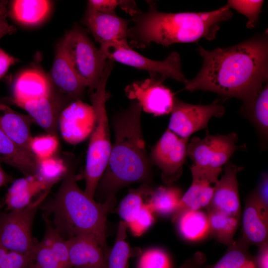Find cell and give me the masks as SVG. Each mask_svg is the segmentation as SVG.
Returning <instances> with one entry per match:
<instances>
[{
  "label": "cell",
  "mask_w": 268,
  "mask_h": 268,
  "mask_svg": "<svg viewBox=\"0 0 268 268\" xmlns=\"http://www.w3.org/2000/svg\"><path fill=\"white\" fill-rule=\"evenodd\" d=\"M50 190L41 193L24 208L0 213V246L32 258L35 243L32 236L34 219Z\"/></svg>",
  "instance_id": "52a82bcc"
},
{
  "label": "cell",
  "mask_w": 268,
  "mask_h": 268,
  "mask_svg": "<svg viewBox=\"0 0 268 268\" xmlns=\"http://www.w3.org/2000/svg\"><path fill=\"white\" fill-rule=\"evenodd\" d=\"M198 51L202 67L195 78L187 80L185 89L217 93L223 98L235 97L249 102L268 82V33L257 34L227 48Z\"/></svg>",
  "instance_id": "6da1fadb"
},
{
  "label": "cell",
  "mask_w": 268,
  "mask_h": 268,
  "mask_svg": "<svg viewBox=\"0 0 268 268\" xmlns=\"http://www.w3.org/2000/svg\"><path fill=\"white\" fill-rule=\"evenodd\" d=\"M33 262L30 256L0 246V268H27Z\"/></svg>",
  "instance_id": "f35d334b"
},
{
  "label": "cell",
  "mask_w": 268,
  "mask_h": 268,
  "mask_svg": "<svg viewBox=\"0 0 268 268\" xmlns=\"http://www.w3.org/2000/svg\"><path fill=\"white\" fill-rule=\"evenodd\" d=\"M141 111L139 102L132 100L127 109L113 119L115 141L97 188L101 194L107 196V199L114 197L115 193L123 186L145 181L150 177V160L140 122Z\"/></svg>",
  "instance_id": "3957f363"
},
{
  "label": "cell",
  "mask_w": 268,
  "mask_h": 268,
  "mask_svg": "<svg viewBox=\"0 0 268 268\" xmlns=\"http://www.w3.org/2000/svg\"><path fill=\"white\" fill-rule=\"evenodd\" d=\"M0 163L11 166L25 176L36 174L38 159L32 152L17 145L0 129Z\"/></svg>",
  "instance_id": "cb8c5ba5"
},
{
  "label": "cell",
  "mask_w": 268,
  "mask_h": 268,
  "mask_svg": "<svg viewBox=\"0 0 268 268\" xmlns=\"http://www.w3.org/2000/svg\"><path fill=\"white\" fill-rule=\"evenodd\" d=\"M176 221L180 233L187 240H199L209 233L207 215L200 210L185 211Z\"/></svg>",
  "instance_id": "83f0119b"
},
{
  "label": "cell",
  "mask_w": 268,
  "mask_h": 268,
  "mask_svg": "<svg viewBox=\"0 0 268 268\" xmlns=\"http://www.w3.org/2000/svg\"><path fill=\"white\" fill-rule=\"evenodd\" d=\"M153 213L148 204L144 202L135 219L127 225L134 235H141L150 227L154 220Z\"/></svg>",
  "instance_id": "ab89813d"
},
{
  "label": "cell",
  "mask_w": 268,
  "mask_h": 268,
  "mask_svg": "<svg viewBox=\"0 0 268 268\" xmlns=\"http://www.w3.org/2000/svg\"><path fill=\"white\" fill-rule=\"evenodd\" d=\"M32 122L28 115L17 112L0 102V129L17 145L29 151Z\"/></svg>",
  "instance_id": "603a6c76"
},
{
  "label": "cell",
  "mask_w": 268,
  "mask_h": 268,
  "mask_svg": "<svg viewBox=\"0 0 268 268\" xmlns=\"http://www.w3.org/2000/svg\"><path fill=\"white\" fill-rule=\"evenodd\" d=\"M3 0H0V6L1 5L2 2H3Z\"/></svg>",
  "instance_id": "816d5d0a"
},
{
  "label": "cell",
  "mask_w": 268,
  "mask_h": 268,
  "mask_svg": "<svg viewBox=\"0 0 268 268\" xmlns=\"http://www.w3.org/2000/svg\"><path fill=\"white\" fill-rule=\"evenodd\" d=\"M13 181V178L4 171L0 163V188Z\"/></svg>",
  "instance_id": "c3c4849f"
},
{
  "label": "cell",
  "mask_w": 268,
  "mask_h": 268,
  "mask_svg": "<svg viewBox=\"0 0 268 268\" xmlns=\"http://www.w3.org/2000/svg\"><path fill=\"white\" fill-rule=\"evenodd\" d=\"M68 168L63 160L53 156L44 159H38L35 174L41 180L53 186L64 178Z\"/></svg>",
  "instance_id": "d6a6232c"
},
{
  "label": "cell",
  "mask_w": 268,
  "mask_h": 268,
  "mask_svg": "<svg viewBox=\"0 0 268 268\" xmlns=\"http://www.w3.org/2000/svg\"><path fill=\"white\" fill-rule=\"evenodd\" d=\"M59 145L58 136L47 134L33 137L30 142V149L38 160L54 156Z\"/></svg>",
  "instance_id": "836d02e7"
},
{
  "label": "cell",
  "mask_w": 268,
  "mask_h": 268,
  "mask_svg": "<svg viewBox=\"0 0 268 268\" xmlns=\"http://www.w3.org/2000/svg\"><path fill=\"white\" fill-rule=\"evenodd\" d=\"M52 186L36 174L13 181L4 198L6 209L11 211L26 207L32 202L34 197Z\"/></svg>",
  "instance_id": "7402d4cb"
},
{
  "label": "cell",
  "mask_w": 268,
  "mask_h": 268,
  "mask_svg": "<svg viewBox=\"0 0 268 268\" xmlns=\"http://www.w3.org/2000/svg\"><path fill=\"white\" fill-rule=\"evenodd\" d=\"M260 252L257 260L258 268H268V243L260 247Z\"/></svg>",
  "instance_id": "bcb514c9"
},
{
  "label": "cell",
  "mask_w": 268,
  "mask_h": 268,
  "mask_svg": "<svg viewBox=\"0 0 268 268\" xmlns=\"http://www.w3.org/2000/svg\"><path fill=\"white\" fill-rule=\"evenodd\" d=\"M62 180L54 198L42 204L40 209L53 215L52 224L61 236H89L106 248V221L114 197L104 203L95 201L78 187L72 167H68Z\"/></svg>",
  "instance_id": "277c9868"
},
{
  "label": "cell",
  "mask_w": 268,
  "mask_h": 268,
  "mask_svg": "<svg viewBox=\"0 0 268 268\" xmlns=\"http://www.w3.org/2000/svg\"><path fill=\"white\" fill-rule=\"evenodd\" d=\"M78 76L86 83L90 93L100 83L107 59L80 27L75 26L62 40Z\"/></svg>",
  "instance_id": "8992f818"
},
{
  "label": "cell",
  "mask_w": 268,
  "mask_h": 268,
  "mask_svg": "<svg viewBox=\"0 0 268 268\" xmlns=\"http://www.w3.org/2000/svg\"><path fill=\"white\" fill-rule=\"evenodd\" d=\"M18 61V59L0 48V78L6 73L9 67Z\"/></svg>",
  "instance_id": "ee69618b"
},
{
  "label": "cell",
  "mask_w": 268,
  "mask_h": 268,
  "mask_svg": "<svg viewBox=\"0 0 268 268\" xmlns=\"http://www.w3.org/2000/svg\"><path fill=\"white\" fill-rule=\"evenodd\" d=\"M192 183L187 191L182 196L173 214L176 221L182 213L198 210L207 206L211 201L215 185L218 181L208 173L195 167H191Z\"/></svg>",
  "instance_id": "ac0fdd59"
},
{
  "label": "cell",
  "mask_w": 268,
  "mask_h": 268,
  "mask_svg": "<svg viewBox=\"0 0 268 268\" xmlns=\"http://www.w3.org/2000/svg\"><path fill=\"white\" fill-rule=\"evenodd\" d=\"M245 242L232 245L230 249L211 268H238L250 260Z\"/></svg>",
  "instance_id": "e575fe53"
},
{
  "label": "cell",
  "mask_w": 268,
  "mask_h": 268,
  "mask_svg": "<svg viewBox=\"0 0 268 268\" xmlns=\"http://www.w3.org/2000/svg\"><path fill=\"white\" fill-rule=\"evenodd\" d=\"M268 174L264 173L263 174L258 186L253 193L260 202L267 208H268Z\"/></svg>",
  "instance_id": "7bdbcfd3"
},
{
  "label": "cell",
  "mask_w": 268,
  "mask_h": 268,
  "mask_svg": "<svg viewBox=\"0 0 268 268\" xmlns=\"http://www.w3.org/2000/svg\"><path fill=\"white\" fill-rule=\"evenodd\" d=\"M242 224L245 243L260 248L268 243V208L260 202L253 193L246 203Z\"/></svg>",
  "instance_id": "44dd1931"
},
{
  "label": "cell",
  "mask_w": 268,
  "mask_h": 268,
  "mask_svg": "<svg viewBox=\"0 0 268 268\" xmlns=\"http://www.w3.org/2000/svg\"><path fill=\"white\" fill-rule=\"evenodd\" d=\"M138 268H170V262L167 255L162 250L150 249L141 256Z\"/></svg>",
  "instance_id": "74e56055"
},
{
  "label": "cell",
  "mask_w": 268,
  "mask_h": 268,
  "mask_svg": "<svg viewBox=\"0 0 268 268\" xmlns=\"http://www.w3.org/2000/svg\"><path fill=\"white\" fill-rule=\"evenodd\" d=\"M146 12L137 9L132 16L134 24L128 29L129 46L145 48L154 42L168 47L175 43L213 40L220 24L233 13L226 4L207 12L165 13L158 11L155 2L147 1Z\"/></svg>",
  "instance_id": "7a4b0ae2"
},
{
  "label": "cell",
  "mask_w": 268,
  "mask_h": 268,
  "mask_svg": "<svg viewBox=\"0 0 268 268\" xmlns=\"http://www.w3.org/2000/svg\"><path fill=\"white\" fill-rule=\"evenodd\" d=\"M120 3V0H89L87 8L102 13H116L115 9Z\"/></svg>",
  "instance_id": "60d3db41"
},
{
  "label": "cell",
  "mask_w": 268,
  "mask_h": 268,
  "mask_svg": "<svg viewBox=\"0 0 268 268\" xmlns=\"http://www.w3.org/2000/svg\"><path fill=\"white\" fill-rule=\"evenodd\" d=\"M238 268H255V265L254 263L250 260Z\"/></svg>",
  "instance_id": "681fc988"
},
{
  "label": "cell",
  "mask_w": 268,
  "mask_h": 268,
  "mask_svg": "<svg viewBox=\"0 0 268 268\" xmlns=\"http://www.w3.org/2000/svg\"><path fill=\"white\" fill-rule=\"evenodd\" d=\"M73 102L55 90L43 99L29 101L18 107L24 110L33 122L41 127L47 134L58 135V120L62 111Z\"/></svg>",
  "instance_id": "e0dca14e"
},
{
  "label": "cell",
  "mask_w": 268,
  "mask_h": 268,
  "mask_svg": "<svg viewBox=\"0 0 268 268\" xmlns=\"http://www.w3.org/2000/svg\"><path fill=\"white\" fill-rule=\"evenodd\" d=\"M242 169V167L229 161L224 165V173L215 185L208 208L240 217V203L237 176Z\"/></svg>",
  "instance_id": "2e32d148"
},
{
  "label": "cell",
  "mask_w": 268,
  "mask_h": 268,
  "mask_svg": "<svg viewBox=\"0 0 268 268\" xmlns=\"http://www.w3.org/2000/svg\"><path fill=\"white\" fill-rule=\"evenodd\" d=\"M151 189L145 184L135 190H131L120 204L119 213L123 221L128 225L136 218L143 204V198L148 196Z\"/></svg>",
  "instance_id": "f546056e"
},
{
  "label": "cell",
  "mask_w": 268,
  "mask_h": 268,
  "mask_svg": "<svg viewBox=\"0 0 268 268\" xmlns=\"http://www.w3.org/2000/svg\"><path fill=\"white\" fill-rule=\"evenodd\" d=\"M264 0H229L226 5L248 18L246 26L253 28L256 25Z\"/></svg>",
  "instance_id": "d590c367"
},
{
  "label": "cell",
  "mask_w": 268,
  "mask_h": 268,
  "mask_svg": "<svg viewBox=\"0 0 268 268\" xmlns=\"http://www.w3.org/2000/svg\"><path fill=\"white\" fill-rule=\"evenodd\" d=\"M146 202L153 212L162 215L173 214L182 197L180 189L175 187L161 186L151 189Z\"/></svg>",
  "instance_id": "f1b7e54d"
},
{
  "label": "cell",
  "mask_w": 268,
  "mask_h": 268,
  "mask_svg": "<svg viewBox=\"0 0 268 268\" xmlns=\"http://www.w3.org/2000/svg\"><path fill=\"white\" fill-rule=\"evenodd\" d=\"M43 218L45 223L46 230L41 242L51 249L65 267L71 268L66 240L62 238L46 215H43Z\"/></svg>",
  "instance_id": "1f68e13d"
},
{
  "label": "cell",
  "mask_w": 268,
  "mask_h": 268,
  "mask_svg": "<svg viewBox=\"0 0 268 268\" xmlns=\"http://www.w3.org/2000/svg\"><path fill=\"white\" fill-rule=\"evenodd\" d=\"M268 82L247 103L243 104L241 112L253 124L260 136L267 140L268 132Z\"/></svg>",
  "instance_id": "484cf974"
},
{
  "label": "cell",
  "mask_w": 268,
  "mask_h": 268,
  "mask_svg": "<svg viewBox=\"0 0 268 268\" xmlns=\"http://www.w3.org/2000/svg\"><path fill=\"white\" fill-rule=\"evenodd\" d=\"M113 66L114 62L107 60L98 86L89 93L95 114L96 123L89 136L84 173L85 180L84 191L92 199L107 167L112 148L106 102L109 97L106 90V83Z\"/></svg>",
  "instance_id": "5b68a950"
},
{
  "label": "cell",
  "mask_w": 268,
  "mask_h": 268,
  "mask_svg": "<svg viewBox=\"0 0 268 268\" xmlns=\"http://www.w3.org/2000/svg\"><path fill=\"white\" fill-rule=\"evenodd\" d=\"M149 73V78L127 86L126 95L130 99L138 101L145 112L156 116L170 113L176 97L163 83L167 78L156 73Z\"/></svg>",
  "instance_id": "8fae6325"
},
{
  "label": "cell",
  "mask_w": 268,
  "mask_h": 268,
  "mask_svg": "<svg viewBox=\"0 0 268 268\" xmlns=\"http://www.w3.org/2000/svg\"><path fill=\"white\" fill-rule=\"evenodd\" d=\"M51 7V2L47 0H11L7 15L21 24L35 26L45 20Z\"/></svg>",
  "instance_id": "d4e9b609"
},
{
  "label": "cell",
  "mask_w": 268,
  "mask_h": 268,
  "mask_svg": "<svg viewBox=\"0 0 268 268\" xmlns=\"http://www.w3.org/2000/svg\"><path fill=\"white\" fill-rule=\"evenodd\" d=\"M27 268H38L36 265L34 264V263L33 262L32 264H31Z\"/></svg>",
  "instance_id": "f907efd6"
},
{
  "label": "cell",
  "mask_w": 268,
  "mask_h": 268,
  "mask_svg": "<svg viewBox=\"0 0 268 268\" xmlns=\"http://www.w3.org/2000/svg\"><path fill=\"white\" fill-rule=\"evenodd\" d=\"M49 79L55 89L72 101L81 100L88 86L75 71L63 41L58 44Z\"/></svg>",
  "instance_id": "5bb4252c"
},
{
  "label": "cell",
  "mask_w": 268,
  "mask_h": 268,
  "mask_svg": "<svg viewBox=\"0 0 268 268\" xmlns=\"http://www.w3.org/2000/svg\"><path fill=\"white\" fill-rule=\"evenodd\" d=\"M83 23L100 45H129L128 29L130 20L118 16L116 13H102L87 8Z\"/></svg>",
  "instance_id": "9a60e30c"
},
{
  "label": "cell",
  "mask_w": 268,
  "mask_h": 268,
  "mask_svg": "<svg viewBox=\"0 0 268 268\" xmlns=\"http://www.w3.org/2000/svg\"><path fill=\"white\" fill-rule=\"evenodd\" d=\"M119 6L131 16L135 13L138 9L135 2L134 0H120Z\"/></svg>",
  "instance_id": "7dc6e473"
},
{
  "label": "cell",
  "mask_w": 268,
  "mask_h": 268,
  "mask_svg": "<svg viewBox=\"0 0 268 268\" xmlns=\"http://www.w3.org/2000/svg\"><path fill=\"white\" fill-rule=\"evenodd\" d=\"M225 112L219 99L208 105H195L176 98L168 129L180 137L189 138L195 132L206 129L212 117H221Z\"/></svg>",
  "instance_id": "30bf717a"
},
{
  "label": "cell",
  "mask_w": 268,
  "mask_h": 268,
  "mask_svg": "<svg viewBox=\"0 0 268 268\" xmlns=\"http://www.w3.org/2000/svg\"><path fill=\"white\" fill-rule=\"evenodd\" d=\"M209 233L220 242L232 246L239 225L240 217L227 214L219 210L207 208Z\"/></svg>",
  "instance_id": "4316f807"
},
{
  "label": "cell",
  "mask_w": 268,
  "mask_h": 268,
  "mask_svg": "<svg viewBox=\"0 0 268 268\" xmlns=\"http://www.w3.org/2000/svg\"><path fill=\"white\" fill-rule=\"evenodd\" d=\"M95 123L92 106L80 100L74 101L62 111L58 120V131L65 141L75 145L90 136Z\"/></svg>",
  "instance_id": "4fadbf2b"
},
{
  "label": "cell",
  "mask_w": 268,
  "mask_h": 268,
  "mask_svg": "<svg viewBox=\"0 0 268 268\" xmlns=\"http://www.w3.org/2000/svg\"><path fill=\"white\" fill-rule=\"evenodd\" d=\"M238 141V137L235 133L216 135L207 133L203 138L195 137L191 139L187 146V156L194 165L222 171V166L233 154L242 149Z\"/></svg>",
  "instance_id": "9c48e42d"
},
{
  "label": "cell",
  "mask_w": 268,
  "mask_h": 268,
  "mask_svg": "<svg viewBox=\"0 0 268 268\" xmlns=\"http://www.w3.org/2000/svg\"><path fill=\"white\" fill-rule=\"evenodd\" d=\"M55 90L48 76L38 69H29L22 71L15 79L12 101L19 106L27 102L47 98Z\"/></svg>",
  "instance_id": "ffe728a7"
},
{
  "label": "cell",
  "mask_w": 268,
  "mask_h": 268,
  "mask_svg": "<svg viewBox=\"0 0 268 268\" xmlns=\"http://www.w3.org/2000/svg\"><path fill=\"white\" fill-rule=\"evenodd\" d=\"M205 261L204 255L201 253L198 252L178 268H201Z\"/></svg>",
  "instance_id": "f6af8a7d"
},
{
  "label": "cell",
  "mask_w": 268,
  "mask_h": 268,
  "mask_svg": "<svg viewBox=\"0 0 268 268\" xmlns=\"http://www.w3.org/2000/svg\"><path fill=\"white\" fill-rule=\"evenodd\" d=\"M7 0H3L0 7V39L5 35L13 34L16 28L10 25L7 20Z\"/></svg>",
  "instance_id": "b9f144b4"
},
{
  "label": "cell",
  "mask_w": 268,
  "mask_h": 268,
  "mask_svg": "<svg viewBox=\"0 0 268 268\" xmlns=\"http://www.w3.org/2000/svg\"><path fill=\"white\" fill-rule=\"evenodd\" d=\"M71 268H108L106 248L86 235L66 240Z\"/></svg>",
  "instance_id": "d6986e66"
},
{
  "label": "cell",
  "mask_w": 268,
  "mask_h": 268,
  "mask_svg": "<svg viewBox=\"0 0 268 268\" xmlns=\"http://www.w3.org/2000/svg\"><path fill=\"white\" fill-rule=\"evenodd\" d=\"M99 50L107 59L113 62L160 74L184 83L187 80L182 72L180 55L176 52L171 53L163 61H155L137 53L129 45L104 44L100 45Z\"/></svg>",
  "instance_id": "ba28073f"
},
{
  "label": "cell",
  "mask_w": 268,
  "mask_h": 268,
  "mask_svg": "<svg viewBox=\"0 0 268 268\" xmlns=\"http://www.w3.org/2000/svg\"><path fill=\"white\" fill-rule=\"evenodd\" d=\"M32 258L38 268H67L51 249L41 241L35 242Z\"/></svg>",
  "instance_id": "8d00e7d4"
},
{
  "label": "cell",
  "mask_w": 268,
  "mask_h": 268,
  "mask_svg": "<svg viewBox=\"0 0 268 268\" xmlns=\"http://www.w3.org/2000/svg\"><path fill=\"white\" fill-rule=\"evenodd\" d=\"M188 140L167 128L152 149L149 160L161 171L164 182L171 183L181 176L187 156Z\"/></svg>",
  "instance_id": "7c38bea8"
},
{
  "label": "cell",
  "mask_w": 268,
  "mask_h": 268,
  "mask_svg": "<svg viewBox=\"0 0 268 268\" xmlns=\"http://www.w3.org/2000/svg\"><path fill=\"white\" fill-rule=\"evenodd\" d=\"M127 227L125 222L120 221L115 243L108 255V268H127L129 259L134 254L126 241Z\"/></svg>",
  "instance_id": "4dcf8cb0"
}]
</instances>
